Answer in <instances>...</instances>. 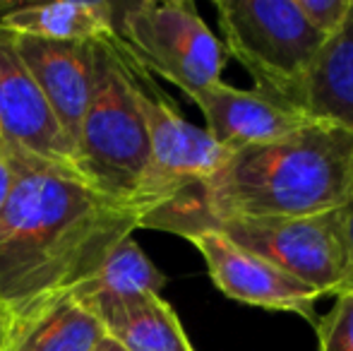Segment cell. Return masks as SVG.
Returning a JSON list of instances; mask_svg holds the SVG:
<instances>
[{
    "mask_svg": "<svg viewBox=\"0 0 353 351\" xmlns=\"http://www.w3.org/2000/svg\"><path fill=\"white\" fill-rule=\"evenodd\" d=\"M82 305L97 315L103 332L128 351H195L176 310L159 294L89 299Z\"/></svg>",
    "mask_w": 353,
    "mask_h": 351,
    "instance_id": "7c38bea8",
    "label": "cell"
},
{
    "mask_svg": "<svg viewBox=\"0 0 353 351\" xmlns=\"http://www.w3.org/2000/svg\"><path fill=\"white\" fill-rule=\"evenodd\" d=\"M212 231L276 265L320 296H336L349 279L351 245L346 207L307 217L228 219Z\"/></svg>",
    "mask_w": 353,
    "mask_h": 351,
    "instance_id": "52a82bcc",
    "label": "cell"
},
{
    "mask_svg": "<svg viewBox=\"0 0 353 351\" xmlns=\"http://www.w3.org/2000/svg\"><path fill=\"white\" fill-rule=\"evenodd\" d=\"M296 5L307 24L327 39L349 17L353 0H296Z\"/></svg>",
    "mask_w": 353,
    "mask_h": 351,
    "instance_id": "ac0fdd59",
    "label": "cell"
},
{
    "mask_svg": "<svg viewBox=\"0 0 353 351\" xmlns=\"http://www.w3.org/2000/svg\"><path fill=\"white\" fill-rule=\"evenodd\" d=\"M103 328L92 310L70 296L43 305L22 320H12L5 351H92Z\"/></svg>",
    "mask_w": 353,
    "mask_h": 351,
    "instance_id": "9a60e30c",
    "label": "cell"
},
{
    "mask_svg": "<svg viewBox=\"0 0 353 351\" xmlns=\"http://www.w3.org/2000/svg\"><path fill=\"white\" fill-rule=\"evenodd\" d=\"M190 243L205 258L212 281L223 296L265 310L296 313L310 323L317 320L315 303L322 296L276 265L241 248L216 231L192 236Z\"/></svg>",
    "mask_w": 353,
    "mask_h": 351,
    "instance_id": "9c48e42d",
    "label": "cell"
},
{
    "mask_svg": "<svg viewBox=\"0 0 353 351\" xmlns=\"http://www.w3.org/2000/svg\"><path fill=\"white\" fill-rule=\"evenodd\" d=\"M353 202V135L317 121L265 145L243 147L171 202L142 219L190 241L228 219L307 217Z\"/></svg>",
    "mask_w": 353,
    "mask_h": 351,
    "instance_id": "7a4b0ae2",
    "label": "cell"
},
{
    "mask_svg": "<svg viewBox=\"0 0 353 351\" xmlns=\"http://www.w3.org/2000/svg\"><path fill=\"white\" fill-rule=\"evenodd\" d=\"M0 29L46 41H97L113 34V3L65 0L41 5L0 0Z\"/></svg>",
    "mask_w": 353,
    "mask_h": 351,
    "instance_id": "4fadbf2b",
    "label": "cell"
},
{
    "mask_svg": "<svg viewBox=\"0 0 353 351\" xmlns=\"http://www.w3.org/2000/svg\"><path fill=\"white\" fill-rule=\"evenodd\" d=\"M10 334H12V315L5 305H0V351L8 349Z\"/></svg>",
    "mask_w": 353,
    "mask_h": 351,
    "instance_id": "ffe728a7",
    "label": "cell"
},
{
    "mask_svg": "<svg viewBox=\"0 0 353 351\" xmlns=\"http://www.w3.org/2000/svg\"><path fill=\"white\" fill-rule=\"evenodd\" d=\"M346 214H349V245H351V272H349V279H346L344 289L341 291H349L353 289V202L349 207H346ZM339 291V294H341Z\"/></svg>",
    "mask_w": 353,
    "mask_h": 351,
    "instance_id": "44dd1931",
    "label": "cell"
},
{
    "mask_svg": "<svg viewBox=\"0 0 353 351\" xmlns=\"http://www.w3.org/2000/svg\"><path fill=\"white\" fill-rule=\"evenodd\" d=\"M317 351H353V289L336 294L334 305L315 320Z\"/></svg>",
    "mask_w": 353,
    "mask_h": 351,
    "instance_id": "e0dca14e",
    "label": "cell"
},
{
    "mask_svg": "<svg viewBox=\"0 0 353 351\" xmlns=\"http://www.w3.org/2000/svg\"><path fill=\"white\" fill-rule=\"evenodd\" d=\"M12 181H14V171L10 166V161L0 154V212H3L5 202L10 197V190H12Z\"/></svg>",
    "mask_w": 353,
    "mask_h": 351,
    "instance_id": "d6986e66",
    "label": "cell"
},
{
    "mask_svg": "<svg viewBox=\"0 0 353 351\" xmlns=\"http://www.w3.org/2000/svg\"><path fill=\"white\" fill-rule=\"evenodd\" d=\"M0 154L10 164L74 171L70 142L5 29H0Z\"/></svg>",
    "mask_w": 353,
    "mask_h": 351,
    "instance_id": "ba28073f",
    "label": "cell"
},
{
    "mask_svg": "<svg viewBox=\"0 0 353 351\" xmlns=\"http://www.w3.org/2000/svg\"><path fill=\"white\" fill-rule=\"evenodd\" d=\"M192 101L205 116V130L226 152L281 140L317 123L301 108L288 106L257 89L231 87L223 80L214 82Z\"/></svg>",
    "mask_w": 353,
    "mask_h": 351,
    "instance_id": "30bf717a",
    "label": "cell"
},
{
    "mask_svg": "<svg viewBox=\"0 0 353 351\" xmlns=\"http://www.w3.org/2000/svg\"><path fill=\"white\" fill-rule=\"evenodd\" d=\"M14 46L74 152L92 89V41L14 37Z\"/></svg>",
    "mask_w": 353,
    "mask_h": 351,
    "instance_id": "8fae6325",
    "label": "cell"
},
{
    "mask_svg": "<svg viewBox=\"0 0 353 351\" xmlns=\"http://www.w3.org/2000/svg\"><path fill=\"white\" fill-rule=\"evenodd\" d=\"M10 166L14 181L0 212V305L22 320L97 274L140 229L144 212L101 195L74 171Z\"/></svg>",
    "mask_w": 353,
    "mask_h": 351,
    "instance_id": "6da1fadb",
    "label": "cell"
},
{
    "mask_svg": "<svg viewBox=\"0 0 353 351\" xmlns=\"http://www.w3.org/2000/svg\"><path fill=\"white\" fill-rule=\"evenodd\" d=\"M166 284L157 265L144 255L132 236L123 239L116 248L108 253L97 274L72 289L70 299L84 303L89 299H132V296L159 294Z\"/></svg>",
    "mask_w": 353,
    "mask_h": 351,
    "instance_id": "2e32d148",
    "label": "cell"
},
{
    "mask_svg": "<svg viewBox=\"0 0 353 351\" xmlns=\"http://www.w3.org/2000/svg\"><path fill=\"white\" fill-rule=\"evenodd\" d=\"M214 10L223 51L250 72L252 89L298 108L325 37L307 24L296 0H216Z\"/></svg>",
    "mask_w": 353,
    "mask_h": 351,
    "instance_id": "277c9868",
    "label": "cell"
},
{
    "mask_svg": "<svg viewBox=\"0 0 353 351\" xmlns=\"http://www.w3.org/2000/svg\"><path fill=\"white\" fill-rule=\"evenodd\" d=\"M147 161V128L108 34L92 41V89L74 145V171L101 195L135 205Z\"/></svg>",
    "mask_w": 353,
    "mask_h": 351,
    "instance_id": "3957f363",
    "label": "cell"
},
{
    "mask_svg": "<svg viewBox=\"0 0 353 351\" xmlns=\"http://www.w3.org/2000/svg\"><path fill=\"white\" fill-rule=\"evenodd\" d=\"M113 43H116L118 61H121L144 128H147L149 161L135 192V205L147 217L157 207L178 197L183 190L212 176L228 159L231 152L216 145L205 128L192 126L181 116L176 103L125 51L116 32H113Z\"/></svg>",
    "mask_w": 353,
    "mask_h": 351,
    "instance_id": "8992f818",
    "label": "cell"
},
{
    "mask_svg": "<svg viewBox=\"0 0 353 351\" xmlns=\"http://www.w3.org/2000/svg\"><path fill=\"white\" fill-rule=\"evenodd\" d=\"M113 32L149 75L173 82L185 97L221 80L226 51L190 0L113 3Z\"/></svg>",
    "mask_w": 353,
    "mask_h": 351,
    "instance_id": "5b68a950",
    "label": "cell"
},
{
    "mask_svg": "<svg viewBox=\"0 0 353 351\" xmlns=\"http://www.w3.org/2000/svg\"><path fill=\"white\" fill-rule=\"evenodd\" d=\"M92 351H128L125 347H123L121 342H116L113 337H108L106 332H103V337L99 339L97 344H94V349Z\"/></svg>",
    "mask_w": 353,
    "mask_h": 351,
    "instance_id": "7402d4cb",
    "label": "cell"
},
{
    "mask_svg": "<svg viewBox=\"0 0 353 351\" xmlns=\"http://www.w3.org/2000/svg\"><path fill=\"white\" fill-rule=\"evenodd\" d=\"M298 108L353 135V5L344 24L317 51Z\"/></svg>",
    "mask_w": 353,
    "mask_h": 351,
    "instance_id": "5bb4252c",
    "label": "cell"
}]
</instances>
